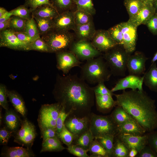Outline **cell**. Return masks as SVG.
Returning a JSON list of instances; mask_svg holds the SVG:
<instances>
[{
	"mask_svg": "<svg viewBox=\"0 0 157 157\" xmlns=\"http://www.w3.org/2000/svg\"><path fill=\"white\" fill-rule=\"evenodd\" d=\"M142 0H124V4L129 15V19L135 15L143 6Z\"/></svg>",
	"mask_w": 157,
	"mask_h": 157,
	"instance_id": "32",
	"label": "cell"
},
{
	"mask_svg": "<svg viewBox=\"0 0 157 157\" xmlns=\"http://www.w3.org/2000/svg\"><path fill=\"white\" fill-rule=\"evenodd\" d=\"M79 60L86 61L101 55V52L96 49L90 41H74L69 49Z\"/></svg>",
	"mask_w": 157,
	"mask_h": 157,
	"instance_id": "9",
	"label": "cell"
},
{
	"mask_svg": "<svg viewBox=\"0 0 157 157\" xmlns=\"http://www.w3.org/2000/svg\"><path fill=\"white\" fill-rule=\"evenodd\" d=\"M24 4L32 11L38 7L43 5H49L53 7L50 0H26Z\"/></svg>",
	"mask_w": 157,
	"mask_h": 157,
	"instance_id": "46",
	"label": "cell"
},
{
	"mask_svg": "<svg viewBox=\"0 0 157 157\" xmlns=\"http://www.w3.org/2000/svg\"><path fill=\"white\" fill-rule=\"evenodd\" d=\"M57 137L67 146L72 144L74 140V135L66 128L64 124L61 132L57 133Z\"/></svg>",
	"mask_w": 157,
	"mask_h": 157,
	"instance_id": "43",
	"label": "cell"
},
{
	"mask_svg": "<svg viewBox=\"0 0 157 157\" xmlns=\"http://www.w3.org/2000/svg\"><path fill=\"white\" fill-rule=\"evenodd\" d=\"M7 11H8L4 8L1 7H0V17H1Z\"/></svg>",
	"mask_w": 157,
	"mask_h": 157,
	"instance_id": "59",
	"label": "cell"
},
{
	"mask_svg": "<svg viewBox=\"0 0 157 157\" xmlns=\"http://www.w3.org/2000/svg\"><path fill=\"white\" fill-rule=\"evenodd\" d=\"M33 17L36 21L40 36L53 29L52 19Z\"/></svg>",
	"mask_w": 157,
	"mask_h": 157,
	"instance_id": "33",
	"label": "cell"
},
{
	"mask_svg": "<svg viewBox=\"0 0 157 157\" xmlns=\"http://www.w3.org/2000/svg\"><path fill=\"white\" fill-rule=\"evenodd\" d=\"M117 106L123 108L145 130L146 133L157 129V111L155 100L143 90H123L114 94Z\"/></svg>",
	"mask_w": 157,
	"mask_h": 157,
	"instance_id": "2",
	"label": "cell"
},
{
	"mask_svg": "<svg viewBox=\"0 0 157 157\" xmlns=\"http://www.w3.org/2000/svg\"><path fill=\"white\" fill-rule=\"evenodd\" d=\"M67 149L62 145L61 141L57 137L48 139L42 142L40 153L44 152L61 151Z\"/></svg>",
	"mask_w": 157,
	"mask_h": 157,
	"instance_id": "28",
	"label": "cell"
},
{
	"mask_svg": "<svg viewBox=\"0 0 157 157\" xmlns=\"http://www.w3.org/2000/svg\"><path fill=\"white\" fill-rule=\"evenodd\" d=\"M1 155L6 157H32L35 156L30 148L22 147H7L2 151Z\"/></svg>",
	"mask_w": 157,
	"mask_h": 157,
	"instance_id": "25",
	"label": "cell"
},
{
	"mask_svg": "<svg viewBox=\"0 0 157 157\" xmlns=\"http://www.w3.org/2000/svg\"><path fill=\"white\" fill-rule=\"evenodd\" d=\"M119 24L123 35L122 47L127 53L131 54L136 49L137 39V27L128 21Z\"/></svg>",
	"mask_w": 157,
	"mask_h": 157,
	"instance_id": "10",
	"label": "cell"
},
{
	"mask_svg": "<svg viewBox=\"0 0 157 157\" xmlns=\"http://www.w3.org/2000/svg\"><path fill=\"white\" fill-rule=\"evenodd\" d=\"M143 76L129 74L119 79L111 90L113 92L119 90H124L127 88H131L133 90H143Z\"/></svg>",
	"mask_w": 157,
	"mask_h": 157,
	"instance_id": "17",
	"label": "cell"
},
{
	"mask_svg": "<svg viewBox=\"0 0 157 157\" xmlns=\"http://www.w3.org/2000/svg\"><path fill=\"white\" fill-rule=\"evenodd\" d=\"M149 31L154 35H157V13H155L146 22Z\"/></svg>",
	"mask_w": 157,
	"mask_h": 157,
	"instance_id": "52",
	"label": "cell"
},
{
	"mask_svg": "<svg viewBox=\"0 0 157 157\" xmlns=\"http://www.w3.org/2000/svg\"><path fill=\"white\" fill-rule=\"evenodd\" d=\"M59 13L53 6L49 5L40 6L32 12L33 17L53 19Z\"/></svg>",
	"mask_w": 157,
	"mask_h": 157,
	"instance_id": "26",
	"label": "cell"
},
{
	"mask_svg": "<svg viewBox=\"0 0 157 157\" xmlns=\"http://www.w3.org/2000/svg\"><path fill=\"white\" fill-rule=\"evenodd\" d=\"M52 94L69 115L83 117L92 113L95 93L92 88L76 75L58 74Z\"/></svg>",
	"mask_w": 157,
	"mask_h": 157,
	"instance_id": "1",
	"label": "cell"
},
{
	"mask_svg": "<svg viewBox=\"0 0 157 157\" xmlns=\"http://www.w3.org/2000/svg\"><path fill=\"white\" fill-rule=\"evenodd\" d=\"M0 47L15 50L29 51L28 44L20 40L10 28L0 31Z\"/></svg>",
	"mask_w": 157,
	"mask_h": 157,
	"instance_id": "12",
	"label": "cell"
},
{
	"mask_svg": "<svg viewBox=\"0 0 157 157\" xmlns=\"http://www.w3.org/2000/svg\"><path fill=\"white\" fill-rule=\"evenodd\" d=\"M157 60V51L156 53L154 54V56L153 57L151 61V63H154Z\"/></svg>",
	"mask_w": 157,
	"mask_h": 157,
	"instance_id": "60",
	"label": "cell"
},
{
	"mask_svg": "<svg viewBox=\"0 0 157 157\" xmlns=\"http://www.w3.org/2000/svg\"><path fill=\"white\" fill-rule=\"evenodd\" d=\"M13 133L9 130L5 126L0 130V143L1 144H7L9 140L13 135Z\"/></svg>",
	"mask_w": 157,
	"mask_h": 157,
	"instance_id": "51",
	"label": "cell"
},
{
	"mask_svg": "<svg viewBox=\"0 0 157 157\" xmlns=\"http://www.w3.org/2000/svg\"><path fill=\"white\" fill-rule=\"evenodd\" d=\"M110 115L117 126L126 122L135 120L123 108L119 106H117Z\"/></svg>",
	"mask_w": 157,
	"mask_h": 157,
	"instance_id": "29",
	"label": "cell"
},
{
	"mask_svg": "<svg viewBox=\"0 0 157 157\" xmlns=\"http://www.w3.org/2000/svg\"><path fill=\"white\" fill-rule=\"evenodd\" d=\"M97 107L99 110L102 111L108 110L117 106L110 95L100 94H95Z\"/></svg>",
	"mask_w": 157,
	"mask_h": 157,
	"instance_id": "27",
	"label": "cell"
},
{
	"mask_svg": "<svg viewBox=\"0 0 157 157\" xmlns=\"http://www.w3.org/2000/svg\"><path fill=\"white\" fill-rule=\"evenodd\" d=\"M91 41L94 46L101 52H106L118 45L111 38L108 30H96Z\"/></svg>",
	"mask_w": 157,
	"mask_h": 157,
	"instance_id": "14",
	"label": "cell"
},
{
	"mask_svg": "<svg viewBox=\"0 0 157 157\" xmlns=\"http://www.w3.org/2000/svg\"><path fill=\"white\" fill-rule=\"evenodd\" d=\"M88 151L90 154V157H109L104 147L94 138L91 144Z\"/></svg>",
	"mask_w": 157,
	"mask_h": 157,
	"instance_id": "34",
	"label": "cell"
},
{
	"mask_svg": "<svg viewBox=\"0 0 157 157\" xmlns=\"http://www.w3.org/2000/svg\"><path fill=\"white\" fill-rule=\"evenodd\" d=\"M115 137L113 135H107L94 138L104 147L109 157H112Z\"/></svg>",
	"mask_w": 157,
	"mask_h": 157,
	"instance_id": "35",
	"label": "cell"
},
{
	"mask_svg": "<svg viewBox=\"0 0 157 157\" xmlns=\"http://www.w3.org/2000/svg\"><path fill=\"white\" fill-rule=\"evenodd\" d=\"M8 97L16 111L22 116L25 117L27 113V109L25 102L22 97L14 90H7Z\"/></svg>",
	"mask_w": 157,
	"mask_h": 157,
	"instance_id": "23",
	"label": "cell"
},
{
	"mask_svg": "<svg viewBox=\"0 0 157 157\" xmlns=\"http://www.w3.org/2000/svg\"><path fill=\"white\" fill-rule=\"evenodd\" d=\"M14 32L15 34L20 40L28 45L35 40L30 37L24 31Z\"/></svg>",
	"mask_w": 157,
	"mask_h": 157,
	"instance_id": "55",
	"label": "cell"
},
{
	"mask_svg": "<svg viewBox=\"0 0 157 157\" xmlns=\"http://www.w3.org/2000/svg\"><path fill=\"white\" fill-rule=\"evenodd\" d=\"M92 88L95 94H108L113 96L114 94L105 85L104 82H100Z\"/></svg>",
	"mask_w": 157,
	"mask_h": 157,
	"instance_id": "50",
	"label": "cell"
},
{
	"mask_svg": "<svg viewBox=\"0 0 157 157\" xmlns=\"http://www.w3.org/2000/svg\"><path fill=\"white\" fill-rule=\"evenodd\" d=\"M69 114L67 113L62 107L56 120V131L57 133H60L64 124L65 121Z\"/></svg>",
	"mask_w": 157,
	"mask_h": 157,
	"instance_id": "47",
	"label": "cell"
},
{
	"mask_svg": "<svg viewBox=\"0 0 157 157\" xmlns=\"http://www.w3.org/2000/svg\"><path fill=\"white\" fill-rule=\"evenodd\" d=\"M148 144L157 155V131L147 133Z\"/></svg>",
	"mask_w": 157,
	"mask_h": 157,
	"instance_id": "48",
	"label": "cell"
},
{
	"mask_svg": "<svg viewBox=\"0 0 157 157\" xmlns=\"http://www.w3.org/2000/svg\"><path fill=\"white\" fill-rule=\"evenodd\" d=\"M77 9L87 12L92 15L96 13V10L92 0H73Z\"/></svg>",
	"mask_w": 157,
	"mask_h": 157,
	"instance_id": "40",
	"label": "cell"
},
{
	"mask_svg": "<svg viewBox=\"0 0 157 157\" xmlns=\"http://www.w3.org/2000/svg\"><path fill=\"white\" fill-rule=\"evenodd\" d=\"M74 13L76 25H84L93 21L92 15L87 12L77 9Z\"/></svg>",
	"mask_w": 157,
	"mask_h": 157,
	"instance_id": "39",
	"label": "cell"
},
{
	"mask_svg": "<svg viewBox=\"0 0 157 157\" xmlns=\"http://www.w3.org/2000/svg\"><path fill=\"white\" fill-rule=\"evenodd\" d=\"M136 157H157V155L150 146L147 144L141 150Z\"/></svg>",
	"mask_w": 157,
	"mask_h": 157,
	"instance_id": "54",
	"label": "cell"
},
{
	"mask_svg": "<svg viewBox=\"0 0 157 157\" xmlns=\"http://www.w3.org/2000/svg\"><path fill=\"white\" fill-rule=\"evenodd\" d=\"M155 13L152 4L144 2V4L139 12L128 20L138 27L141 24L145 25L147 21Z\"/></svg>",
	"mask_w": 157,
	"mask_h": 157,
	"instance_id": "19",
	"label": "cell"
},
{
	"mask_svg": "<svg viewBox=\"0 0 157 157\" xmlns=\"http://www.w3.org/2000/svg\"><path fill=\"white\" fill-rule=\"evenodd\" d=\"M7 89L6 86L3 84L0 85V105L6 110L9 109L7 100L8 97Z\"/></svg>",
	"mask_w": 157,
	"mask_h": 157,
	"instance_id": "49",
	"label": "cell"
},
{
	"mask_svg": "<svg viewBox=\"0 0 157 157\" xmlns=\"http://www.w3.org/2000/svg\"><path fill=\"white\" fill-rule=\"evenodd\" d=\"M131 54L127 53L122 46L117 45L105 52L103 56L112 75L124 76L127 70V61Z\"/></svg>",
	"mask_w": 157,
	"mask_h": 157,
	"instance_id": "4",
	"label": "cell"
},
{
	"mask_svg": "<svg viewBox=\"0 0 157 157\" xmlns=\"http://www.w3.org/2000/svg\"><path fill=\"white\" fill-rule=\"evenodd\" d=\"M89 123L90 116L78 117L69 115L65 121L64 124L74 135L75 140L89 129Z\"/></svg>",
	"mask_w": 157,
	"mask_h": 157,
	"instance_id": "13",
	"label": "cell"
},
{
	"mask_svg": "<svg viewBox=\"0 0 157 157\" xmlns=\"http://www.w3.org/2000/svg\"><path fill=\"white\" fill-rule=\"evenodd\" d=\"M117 135L129 150L132 149H135L138 151V153L148 144L147 133L142 136L119 134H118Z\"/></svg>",
	"mask_w": 157,
	"mask_h": 157,
	"instance_id": "18",
	"label": "cell"
},
{
	"mask_svg": "<svg viewBox=\"0 0 157 157\" xmlns=\"http://www.w3.org/2000/svg\"><path fill=\"white\" fill-rule=\"evenodd\" d=\"M53 29L59 31L74 30L76 26L74 12L68 10L59 13L52 19Z\"/></svg>",
	"mask_w": 157,
	"mask_h": 157,
	"instance_id": "16",
	"label": "cell"
},
{
	"mask_svg": "<svg viewBox=\"0 0 157 157\" xmlns=\"http://www.w3.org/2000/svg\"><path fill=\"white\" fill-rule=\"evenodd\" d=\"M81 69L80 77L91 84L108 81L112 75L106 62L101 55L87 60Z\"/></svg>",
	"mask_w": 157,
	"mask_h": 157,
	"instance_id": "3",
	"label": "cell"
},
{
	"mask_svg": "<svg viewBox=\"0 0 157 157\" xmlns=\"http://www.w3.org/2000/svg\"><path fill=\"white\" fill-rule=\"evenodd\" d=\"M3 119L4 126L14 133L20 129L22 122L18 115L11 109L6 110Z\"/></svg>",
	"mask_w": 157,
	"mask_h": 157,
	"instance_id": "22",
	"label": "cell"
},
{
	"mask_svg": "<svg viewBox=\"0 0 157 157\" xmlns=\"http://www.w3.org/2000/svg\"><path fill=\"white\" fill-rule=\"evenodd\" d=\"M24 32L35 40L40 37L36 21L33 16L27 20Z\"/></svg>",
	"mask_w": 157,
	"mask_h": 157,
	"instance_id": "38",
	"label": "cell"
},
{
	"mask_svg": "<svg viewBox=\"0 0 157 157\" xmlns=\"http://www.w3.org/2000/svg\"><path fill=\"white\" fill-rule=\"evenodd\" d=\"M152 4L155 9V13H157V0H156Z\"/></svg>",
	"mask_w": 157,
	"mask_h": 157,
	"instance_id": "61",
	"label": "cell"
},
{
	"mask_svg": "<svg viewBox=\"0 0 157 157\" xmlns=\"http://www.w3.org/2000/svg\"><path fill=\"white\" fill-rule=\"evenodd\" d=\"M94 139L92 133L89 129L75 139L74 141V143L73 144L78 145L88 151L91 144Z\"/></svg>",
	"mask_w": 157,
	"mask_h": 157,
	"instance_id": "31",
	"label": "cell"
},
{
	"mask_svg": "<svg viewBox=\"0 0 157 157\" xmlns=\"http://www.w3.org/2000/svg\"><path fill=\"white\" fill-rule=\"evenodd\" d=\"M89 129L94 138L107 135L115 136L118 133V126L110 115H99L92 112L90 116Z\"/></svg>",
	"mask_w": 157,
	"mask_h": 157,
	"instance_id": "5",
	"label": "cell"
},
{
	"mask_svg": "<svg viewBox=\"0 0 157 157\" xmlns=\"http://www.w3.org/2000/svg\"><path fill=\"white\" fill-rule=\"evenodd\" d=\"M67 149L71 154L78 157H90L87 154L88 151L82 147L72 144L67 146Z\"/></svg>",
	"mask_w": 157,
	"mask_h": 157,
	"instance_id": "45",
	"label": "cell"
},
{
	"mask_svg": "<svg viewBox=\"0 0 157 157\" xmlns=\"http://www.w3.org/2000/svg\"><path fill=\"white\" fill-rule=\"evenodd\" d=\"M143 82L151 91L157 92V67L156 62L152 63L143 76Z\"/></svg>",
	"mask_w": 157,
	"mask_h": 157,
	"instance_id": "24",
	"label": "cell"
},
{
	"mask_svg": "<svg viewBox=\"0 0 157 157\" xmlns=\"http://www.w3.org/2000/svg\"><path fill=\"white\" fill-rule=\"evenodd\" d=\"M138 152L135 149H130L129 154L128 157H134L136 156Z\"/></svg>",
	"mask_w": 157,
	"mask_h": 157,
	"instance_id": "58",
	"label": "cell"
},
{
	"mask_svg": "<svg viewBox=\"0 0 157 157\" xmlns=\"http://www.w3.org/2000/svg\"><path fill=\"white\" fill-rule=\"evenodd\" d=\"M40 37L48 45L52 53L69 49L75 38L74 35L69 31L53 29Z\"/></svg>",
	"mask_w": 157,
	"mask_h": 157,
	"instance_id": "6",
	"label": "cell"
},
{
	"mask_svg": "<svg viewBox=\"0 0 157 157\" xmlns=\"http://www.w3.org/2000/svg\"><path fill=\"white\" fill-rule=\"evenodd\" d=\"M12 16L13 15L11 12L8 11L0 17V23L10 19Z\"/></svg>",
	"mask_w": 157,
	"mask_h": 157,
	"instance_id": "57",
	"label": "cell"
},
{
	"mask_svg": "<svg viewBox=\"0 0 157 157\" xmlns=\"http://www.w3.org/2000/svg\"><path fill=\"white\" fill-rule=\"evenodd\" d=\"M56 67L64 74H67L73 67L80 66L82 63L70 51L65 50L56 53Z\"/></svg>",
	"mask_w": 157,
	"mask_h": 157,
	"instance_id": "11",
	"label": "cell"
},
{
	"mask_svg": "<svg viewBox=\"0 0 157 157\" xmlns=\"http://www.w3.org/2000/svg\"><path fill=\"white\" fill-rule=\"evenodd\" d=\"M130 150L116 135L115 137L112 157H128Z\"/></svg>",
	"mask_w": 157,
	"mask_h": 157,
	"instance_id": "30",
	"label": "cell"
},
{
	"mask_svg": "<svg viewBox=\"0 0 157 157\" xmlns=\"http://www.w3.org/2000/svg\"><path fill=\"white\" fill-rule=\"evenodd\" d=\"M118 134L142 136L146 134L145 130L135 120L126 122L118 126Z\"/></svg>",
	"mask_w": 157,
	"mask_h": 157,
	"instance_id": "20",
	"label": "cell"
},
{
	"mask_svg": "<svg viewBox=\"0 0 157 157\" xmlns=\"http://www.w3.org/2000/svg\"><path fill=\"white\" fill-rule=\"evenodd\" d=\"M27 20L13 15L10 19L9 28L15 32H24Z\"/></svg>",
	"mask_w": 157,
	"mask_h": 157,
	"instance_id": "37",
	"label": "cell"
},
{
	"mask_svg": "<svg viewBox=\"0 0 157 157\" xmlns=\"http://www.w3.org/2000/svg\"><path fill=\"white\" fill-rule=\"evenodd\" d=\"M54 8L59 13L69 10L74 3L73 0H50Z\"/></svg>",
	"mask_w": 157,
	"mask_h": 157,
	"instance_id": "41",
	"label": "cell"
},
{
	"mask_svg": "<svg viewBox=\"0 0 157 157\" xmlns=\"http://www.w3.org/2000/svg\"><path fill=\"white\" fill-rule=\"evenodd\" d=\"M62 108L57 102L41 106L37 119L40 131L47 128L56 129V120Z\"/></svg>",
	"mask_w": 157,
	"mask_h": 157,
	"instance_id": "7",
	"label": "cell"
},
{
	"mask_svg": "<svg viewBox=\"0 0 157 157\" xmlns=\"http://www.w3.org/2000/svg\"><path fill=\"white\" fill-rule=\"evenodd\" d=\"M107 30L111 38L117 44L122 46L123 35L119 24L111 27Z\"/></svg>",
	"mask_w": 157,
	"mask_h": 157,
	"instance_id": "42",
	"label": "cell"
},
{
	"mask_svg": "<svg viewBox=\"0 0 157 157\" xmlns=\"http://www.w3.org/2000/svg\"><path fill=\"white\" fill-rule=\"evenodd\" d=\"M10 19L0 23V31H4L9 28Z\"/></svg>",
	"mask_w": 157,
	"mask_h": 157,
	"instance_id": "56",
	"label": "cell"
},
{
	"mask_svg": "<svg viewBox=\"0 0 157 157\" xmlns=\"http://www.w3.org/2000/svg\"><path fill=\"white\" fill-rule=\"evenodd\" d=\"M148 58L142 52L137 51L130 56L127 62V68L129 74L140 76L144 74L145 63Z\"/></svg>",
	"mask_w": 157,
	"mask_h": 157,
	"instance_id": "15",
	"label": "cell"
},
{
	"mask_svg": "<svg viewBox=\"0 0 157 157\" xmlns=\"http://www.w3.org/2000/svg\"><path fill=\"white\" fill-rule=\"evenodd\" d=\"M96 31L93 21L84 25H76L74 30L75 38L78 40H91Z\"/></svg>",
	"mask_w": 157,
	"mask_h": 157,
	"instance_id": "21",
	"label": "cell"
},
{
	"mask_svg": "<svg viewBox=\"0 0 157 157\" xmlns=\"http://www.w3.org/2000/svg\"><path fill=\"white\" fill-rule=\"evenodd\" d=\"M144 2H149L151 3L152 4L156 0H142Z\"/></svg>",
	"mask_w": 157,
	"mask_h": 157,
	"instance_id": "62",
	"label": "cell"
},
{
	"mask_svg": "<svg viewBox=\"0 0 157 157\" xmlns=\"http://www.w3.org/2000/svg\"><path fill=\"white\" fill-rule=\"evenodd\" d=\"M14 142L23 146L31 148L37 133L34 125L25 118L20 129L14 134Z\"/></svg>",
	"mask_w": 157,
	"mask_h": 157,
	"instance_id": "8",
	"label": "cell"
},
{
	"mask_svg": "<svg viewBox=\"0 0 157 157\" xmlns=\"http://www.w3.org/2000/svg\"><path fill=\"white\" fill-rule=\"evenodd\" d=\"M57 133L56 129L51 128H47L40 131L42 142L48 139L57 137Z\"/></svg>",
	"mask_w": 157,
	"mask_h": 157,
	"instance_id": "53",
	"label": "cell"
},
{
	"mask_svg": "<svg viewBox=\"0 0 157 157\" xmlns=\"http://www.w3.org/2000/svg\"><path fill=\"white\" fill-rule=\"evenodd\" d=\"M12 15L28 19L32 17V10L24 4L21 5L10 11Z\"/></svg>",
	"mask_w": 157,
	"mask_h": 157,
	"instance_id": "44",
	"label": "cell"
},
{
	"mask_svg": "<svg viewBox=\"0 0 157 157\" xmlns=\"http://www.w3.org/2000/svg\"><path fill=\"white\" fill-rule=\"evenodd\" d=\"M29 51L34 50L41 52L52 53L47 43L40 37L36 39L28 45Z\"/></svg>",
	"mask_w": 157,
	"mask_h": 157,
	"instance_id": "36",
	"label": "cell"
}]
</instances>
